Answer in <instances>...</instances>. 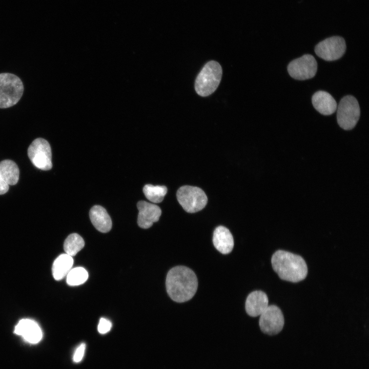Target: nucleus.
Segmentation results:
<instances>
[{
    "label": "nucleus",
    "mask_w": 369,
    "mask_h": 369,
    "mask_svg": "<svg viewBox=\"0 0 369 369\" xmlns=\"http://www.w3.org/2000/svg\"><path fill=\"white\" fill-rule=\"evenodd\" d=\"M213 242L215 248L221 253L228 254L234 247L233 237L228 229L220 225L214 230Z\"/></svg>",
    "instance_id": "nucleus-15"
},
{
    "label": "nucleus",
    "mask_w": 369,
    "mask_h": 369,
    "mask_svg": "<svg viewBox=\"0 0 369 369\" xmlns=\"http://www.w3.org/2000/svg\"><path fill=\"white\" fill-rule=\"evenodd\" d=\"M317 70V63L311 54H304L291 61L288 66L290 75L297 80H306L313 78Z\"/></svg>",
    "instance_id": "nucleus-8"
},
{
    "label": "nucleus",
    "mask_w": 369,
    "mask_h": 369,
    "mask_svg": "<svg viewBox=\"0 0 369 369\" xmlns=\"http://www.w3.org/2000/svg\"><path fill=\"white\" fill-rule=\"evenodd\" d=\"M284 320L281 310L275 305H268L260 315L259 324L262 332L274 335L283 329Z\"/></svg>",
    "instance_id": "nucleus-10"
},
{
    "label": "nucleus",
    "mask_w": 369,
    "mask_h": 369,
    "mask_svg": "<svg viewBox=\"0 0 369 369\" xmlns=\"http://www.w3.org/2000/svg\"><path fill=\"white\" fill-rule=\"evenodd\" d=\"M346 50L344 39L340 36H332L319 43L315 48L316 55L326 61L341 58Z\"/></svg>",
    "instance_id": "nucleus-9"
},
{
    "label": "nucleus",
    "mask_w": 369,
    "mask_h": 369,
    "mask_svg": "<svg viewBox=\"0 0 369 369\" xmlns=\"http://www.w3.org/2000/svg\"><path fill=\"white\" fill-rule=\"evenodd\" d=\"M337 120L344 130H350L356 125L360 115L359 105L352 95H346L340 101L337 107Z\"/></svg>",
    "instance_id": "nucleus-5"
},
{
    "label": "nucleus",
    "mask_w": 369,
    "mask_h": 369,
    "mask_svg": "<svg viewBox=\"0 0 369 369\" xmlns=\"http://www.w3.org/2000/svg\"><path fill=\"white\" fill-rule=\"evenodd\" d=\"M222 73L218 62L211 60L206 63L195 80V90L197 94L206 97L214 92L220 84Z\"/></svg>",
    "instance_id": "nucleus-3"
},
{
    "label": "nucleus",
    "mask_w": 369,
    "mask_h": 369,
    "mask_svg": "<svg viewBox=\"0 0 369 369\" xmlns=\"http://www.w3.org/2000/svg\"><path fill=\"white\" fill-rule=\"evenodd\" d=\"M176 196L179 204L188 213H195L201 210L208 202L204 191L197 187L182 186L177 190Z\"/></svg>",
    "instance_id": "nucleus-6"
},
{
    "label": "nucleus",
    "mask_w": 369,
    "mask_h": 369,
    "mask_svg": "<svg viewBox=\"0 0 369 369\" xmlns=\"http://www.w3.org/2000/svg\"><path fill=\"white\" fill-rule=\"evenodd\" d=\"M28 155L33 165L42 170L47 171L52 167L51 149L46 139H34L28 149Z\"/></svg>",
    "instance_id": "nucleus-7"
},
{
    "label": "nucleus",
    "mask_w": 369,
    "mask_h": 369,
    "mask_svg": "<svg viewBox=\"0 0 369 369\" xmlns=\"http://www.w3.org/2000/svg\"><path fill=\"white\" fill-rule=\"evenodd\" d=\"M269 300L266 294L261 291L251 292L245 301V311L250 316H260L268 306Z\"/></svg>",
    "instance_id": "nucleus-13"
},
{
    "label": "nucleus",
    "mask_w": 369,
    "mask_h": 369,
    "mask_svg": "<svg viewBox=\"0 0 369 369\" xmlns=\"http://www.w3.org/2000/svg\"><path fill=\"white\" fill-rule=\"evenodd\" d=\"M67 276V283L71 286L78 285L84 283L88 278V273L82 267L71 269Z\"/></svg>",
    "instance_id": "nucleus-21"
},
{
    "label": "nucleus",
    "mask_w": 369,
    "mask_h": 369,
    "mask_svg": "<svg viewBox=\"0 0 369 369\" xmlns=\"http://www.w3.org/2000/svg\"><path fill=\"white\" fill-rule=\"evenodd\" d=\"M73 259L67 254L60 255L54 260L52 265V274L56 280L63 279L72 269Z\"/></svg>",
    "instance_id": "nucleus-17"
},
{
    "label": "nucleus",
    "mask_w": 369,
    "mask_h": 369,
    "mask_svg": "<svg viewBox=\"0 0 369 369\" xmlns=\"http://www.w3.org/2000/svg\"><path fill=\"white\" fill-rule=\"evenodd\" d=\"M112 323L110 320L104 318H101L99 321L97 330L99 333L104 334L110 331Z\"/></svg>",
    "instance_id": "nucleus-22"
},
{
    "label": "nucleus",
    "mask_w": 369,
    "mask_h": 369,
    "mask_svg": "<svg viewBox=\"0 0 369 369\" xmlns=\"http://www.w3.org/2000/svg\"><path fill=\"white\" fill-rule=\"evenodd\" d=\"M14 333L20 335L29 343L35 344L42 338V330L34 321L24 319L20 320L15 326Z\"/></svg>",
    "instance_id": "nucleus-12"
},
{
    "label": "nucleus",
    "mask_w": 369,
    "mask_h": 369,
    "mask_svg": "<svg viewBox=\"0 0 369 369\" xmlns=\"http://www.w3.org/2000/svg\"><path fill=\"white\" fill-rule=\"evenodd\" d=\"M137 207L139 211L137 223L141 228L148 229L159 220L161 211L158 206L145 201H140L137 203Z\"/></svg>",
    "instance_id": "nucleus-11"
},
{
    "label": "nucleus",
    "mask_w": 369,
    "mask_h": 369,
    "mask_svg": "<svg viewBox=\"0 0 369 369\" xmlns=\"http://www.w3.org/2000/svg\"><path fill=\"white\" fill-rule=\"evenodd\" d=\"M86 348V344L82 343L76 349L73 356V360L74 362L77 363L80 362L84 355Z\"/></svg>",
    "instance_id": "nucleus-23"
},
{
    "label": "nucleus",
    "mask_w": 369,
    "mask_h": 369,
    "mask_svg": "<svg viewBox=\"0 0 369 369\" xmlns=\"http://www.w3.org/2000/svg\"><path fill=\"white\" fill-rule=\"evenodd\" d=\"M144 193L146 198L154 203L161 202L167 193V188L164 186H153L146 184L143 188Z\"/></svg>",
    "instance_id": "nucleus-20"
},
{
    "label": "nucleus",
    "mask_w": 369,
    "mask_h": 369,
    "mask_svg": "<svg viewBox=\"0 0 369 369\" xmlns=\"http://www.w3.org/2000/svg\"><path fill=\"white\" fill-rule=\"evenodd\" d=\"M271 263L274 271L283 280L298 282L304 279L308 274V266L303 258L288 251H276L272 256Z\"/></svg>",
    "instance_id": "nucleus-2"
},
{
    "label": "nucleus",
    "mask_w": 369,
    "mask_h": 369,
    "mask_svg": "<svg viewBox=\"0 0 369 369\" xmlns=\"http://www.w3.org/2000/svg\"><path fill=\"white\" fill-rule=\"evenodd\" d=\"M0 175L9 185H14L19 179V170L13 161L4 160L0 162Z\"/></svg>",
    "instance_id": "nucleus-18"
},
{
    "label": "nucleus",
    "mask_w": 369,
    "mask_h": 369,
    "mask_svg": "<svg viewBox=\"0 0 369 369\" xmlns=\"http://www.w3.org/2000/svg\"><path fill=\"white\" fill-rule=\"evenodd\" d=\"M312 102L315 109L324 115L332 114L337 107V102L333 97L324 91H318L315 93L312 96Z\"/></svg>",
    "instance_id": "nucleus-14"
},
{
    "label": "nucleus",
    "mask_w": 369,
    "mask_h": 369,
    "mask_svg": "<svg viewBox=\"0 0 369 369\" xmlns=\"http://www.w3.org/2000/svg\"><path fill=\"white\" fill-rule=\"evenodd\" d=\"M9 190V184L0 175V195L6 193Z\"/></svg>",
    "instance_id": "nucleus-24"
},
{
    "label": "nucleus",
    "mask_w": 369,
    "mask_h": 369,
    "mask_svg": "<svg viewBox=\"0 0 369 369\" xmlns=\"http://www.w3.org/2000/svg\"><path fill=\"white\" fill-rule=\"evenodd\" d=\"M24 92V85L16 75L0 74V108L12 107L19 100Z\"/></svg>",
    "instance_id": "nucleus-4"
},
{
    "label": "nucleus",
    "mask_w": 369,
    "mask_h": 369,
    "mask_svg": "<svg viewBox=\"0 0 369 369\" xmlns=\"http://www.w3.org/2000/svg\"><path fill=\"white\" fill-rule=\"evenodd\" d=\"M166 285L167 293L173 301L184 302L195 294L198 281L191 269L185 266H176L168 272Z\"/></svg>",
    "instance_id": "nucleus-1"
},
{
    "label": "nucleus",
    "mask_w": 369,
    "mask_h": 369,
    "mask_svg": "<svg viewBox=\"0 0 369 369\" xmlns=\"http://www.w3.org/2000/svg\"><path fill=\"white\" fill-rule=\"evenodd\" d=\"M84 245L83 238L78 234L72 233L65 240L64 249L66 254L73 257L80 251Z\"/></svg>",
    "instance_id": "nucleus-19"
},
{
    "label": "nucleus",
    "mask_w": 369,
    "mask_h": 369,
    "mask_svg": "<svg viewBox=\"0 0 369 369\" xmlns=\"http://www.w3.org/2000/svg\"><path fill=\"white\" fill-rule=\"evenodd\" d=\"M90 218L94 227L99 232L107 233L112 228V221L105 208L94 206L90 211Z\"/></svg>",
    "instance_id": "nucleus-16"
}]
</instances>
